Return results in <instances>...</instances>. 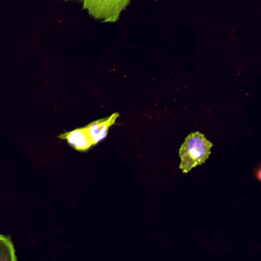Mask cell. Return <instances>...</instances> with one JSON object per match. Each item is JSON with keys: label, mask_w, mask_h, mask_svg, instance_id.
Listing matches in <instances>:
<instances>
[{"label": "cell", "mask_w": 261, "mask_h": 261, "mask_svg": "<svg viewBox=\"0 0 261 261\" xmlns=\"http://www.w3.org/2000/svg\"><path fill=\"white\" fill-rule=\"evenodd\" d=\"M59 137L62 140H66L76 150L81 151V152L88 151L91 146H93L92 142L85 126L60 134Z\"/></svg>", "instance_id": "obj_4"}, {"label": "cell", "mask_w": 261, "mask_h": 261, "mask_svg": "<svg viewBox=\"0 0 261 261\" xmlns=\"http://www.w3.org/2000/svg\"><path fill=\"white\" fill-rule=\"evenodd\" d=\"M1 1H2V0H0V2H1Z\"/></svg>", "instance_id": "obj_7"}, {"label": "cell", "mask_w": 261, "mask_h": 261, "mask_svg": "<svg viewBox=\"0 0 261 261\" xmlns=\"http://www.w3.org/2000/svg\"><path fill=\"white\" fill-rule=\"evenodd\" d=\"M0 260H16L14 246L9 237L0 234Z\"/></svg>", "instance_id": "obj_5"}, {"label": "cell", "mask_w": 261, "mask_h": 261, "mask_svg": "<svg viewBox=\"0 0 261 261\" xmlns=\"http://www.w3.org/2000/svg\"><path fill=\"white\" fill-rule=\"evenodd\" d=\"M65 1H68V0H65ZM82 1H83V0H82Z\"/></svg>", "instance_id": "obj_6"}, {"label": "cell", "mask_w": 261, "mask_h": 261, "mask_svg": "<svg viewBox=\"0 0 261 261\" xmlns=\"http://www.w3.org/2000/svg\"><path fill=\"white\" fill-rule=\"evenodd\" d=\"M119 116H120L119 113H115L109 117L96 120L85 126L92 142L93 146H95L106 138L108 130L116 123V120L118 118Z\"/></svg>", "instance_id": "obj_3"}, {"label": "cell", "mask_w": 261, "mask_h": 261, "mask_svg": "<svg viewBox=\"0 0 261 261\" xmlns=\"http://www.w3.org/2000/svg\"><path fill=\"white\" fill-rule=\"evenodd\" d=\"M131 0H83V9L103 22H116Z\"/></svg>", "instance_id": "obj_2"}, {"label": "cell", "mask_w": 261, "mask_h": 261, "mask_svg": "<svg viewBox=\"0 0 261 261\" xmlns=\"http://www.w3.org/2000/svg\"><path fill=\"white\" fill-rule=\"evenodd\" d=\"M213 144L200 132L189 134L179 149L181 159L179 169L188 173L194 168L201 166L209 158Z\"/></svg>", "instance_id": "obj_1"}]
</instances>
